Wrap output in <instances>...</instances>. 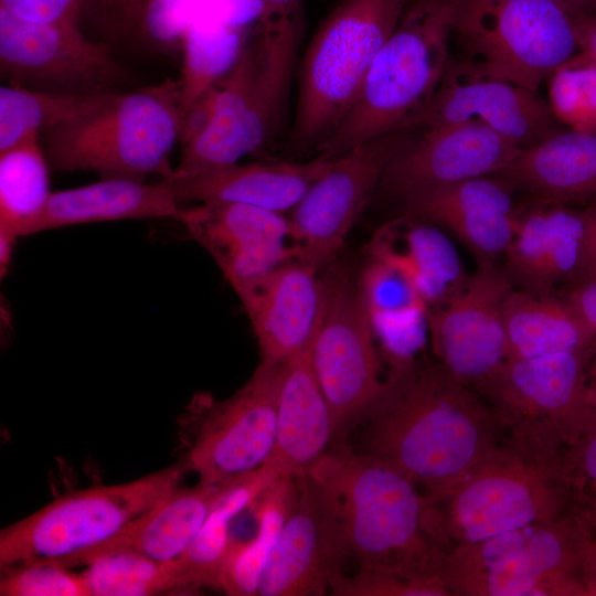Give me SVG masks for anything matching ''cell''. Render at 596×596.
Instances as JSON below:
<instances>
[{
  "label": "cell",
  "mask_w": 596,
  "mask_h": 596,
  "mask_svg": "<svg viewBox=\"0 0 596 596\" xmlns=\"http://www.w3.org/2000/svg\"><path fill=\"white\" fill-rule=\"evenodd\" d=\"M351 430L352 450L386 462L426 493L453 483L508 435L476 391L440 364L417 361L390 371L380 395L343 435Z\"/></svg>",
  "instance_id": "obj_1"
},
{
  "label": "cell",
  "mask_w": 596,
  "mask_h": 596,
  "mask_svg": "<svg viewBox=\"0 0 596 596\" xmlns=\"http://www.w3.org/2000/svg\"><path fill=\"white\" fill-rule=\"evenodd\" d=\"M304 477L348 561L444 581L453 545L429 496L414 481L342 441Z\"/></svg>",
  "instance_id": "obj_2"
},
{
  "label": "cell",
  "mask_w": 596,
  "mask_h": 596,
  "mask_svg": "<svg viewBox=\"0 0 596 596\" xmlns=\"http://www.w3.org/2000/svg\"><path fill=\"white\" fill-rule=\"evenodd\" d=\"M461 1L409 0L319 156L332 160L362 142L422 126L450 62Z\"/></svg>",
  "instance_id": "obj_3"
},
{
  "label": "cell",
  "mask_w": 596,
  "mask_h": 596,
  "mask_svg": "<svg viewBox=\"0 0 596 596\" xmlns=\"http://www.w3.org/2000/svg\"><path fill=\"white\" fill-rule=\"evenodd\" d=\"M180 85L167 78L130 92L111 91L91 109L40 134L51 169L145 180L172 173L181 126Z\"/></svg>",
  "instance_id": "obj_4"
},
{
  "label": "cell",
  "mask_w": 596,
  "mask_h": 596,
  "mask_svg": "<svg viewBox=\"0 0 596 596\" xmlns=\"http://www.w3.org/2000/svg\"><path fill=\"white\" fill-rule=\"evenodd\" d=\"M563 457L508 434L453 483L427 493L453 549L565 512Z\"/></svg>",
  "instance_id": "obj_5"
},
{
  "label": "cell",
  "mask_w": 596,
  "mask_h": 596,
  "mask_svg": "<svg viewBox=\"0 0 596 596\" xmlns=\"http://www.w3.org/2000/svg\"><path fill=\"white\" fill-rule=\"evenodd\" d=\"M593 531L568 508L558 517L455 546L443 578L458 596H586L582 566Z\"/></svg>",
  "instance_id": "obj_6"
},
{
  "label": "cell",
  "mask_w": 596,
  "mask_h": 596,
  "mask_svg": "<svg viewBox=\"0 0 596 596\" xmlns=\"http://www.w3.org/2000/svg\"><path fill=\"white\" fill-rule=\"evenodd\" d=\"M408 2L343 0L324 19L300 67L294 150H318L342 121Z\"/></svg>",
  "instance_id": "obj_7"
},
{
  "label": "cell",
  "mask_w": 596,
  "mask_h": 596,
  "mask_svg": "<svg viewBox=\"0 0 596 596\" xmlns=\"http://www.w3.org/2000/svg\"><path fill=\"white\" fill-rule=\"evenodd\" d=\"M183 459L138 479L94 486L56 498L0 532V567L52 562L72 568L138 515L181 486Z\"/></svg>",
  "instance_id": "obj_8"
},
{
  "label": "cell",
  "mask_w": 596,
  "mask_h": 596,
  "mask_svg": "<svg viewBox=\"0 0 596 596\" xmlns=\"http://www.w3.org/2000/svg\"><path fill=\"white\" fill-rule=\"evenodd\" d=\"M454 38L478 72L538 93L579 47L554 0H462Z\"/></svg>",
  "instance_id": "obj_9"
},
{
  "label": "cell",
  "mask_w": 596,
  "mask_h": 596,
  "mask_svg": "<svg viewBox=\"0 0 596 596\" xmlns=\"http://www.w3.org/2000/svg\"><path fill=\"white\" fill-rule=\"evenodd\" d=\"M283 364L260 362L230 397L195 396L185 414V457L199 481L231 487L259 469L275 443Z\"/></svg>",
  "instance_id": "obj_10"
},
{
  "label": "cell",
  "mask_w": 596,
  "mask_h": 596,
  "mask_svg": "<svg viewBox=\"0 0 596 596\" xmlns=\"http://www.w3.org/2000/svg\"><path fill=\"white\" fill-rule=\"evenodd\" d=\"M587 350L510 359L477 393L510 436L564 456L593 409L585 392Z\"/></svg>",
  "instance_id": "obj_11"
},
{
  "label": "cell",
  "mask_w": 596,
  "mask_h": 596,
  "mask_svg": "<svg viewBox=\"0 0 596 596\" xmlns=\"http://www.w3.org/2000/svg\"><path fill=\"white\" fill-rule=\"evenodd\" d=\"M322 318L310 347L313 373L329 404L337 436L375 401L385 385L376 339L360 285L329 272Z\"/></svg>",
  "instance_id": "obj_12"
},
{
  "label": "cell",
  "mask_w": 596,
  "mask_h": 596,
  "mask_svg": "<svg viewBox=\"0 0 596 596\" xmlns=\"http://www.w3.org/2000/svg\"><path fill=\"white\" fill-rule=\"evenodd\" d=\"M0 75L10 85L61 94L116 91L130 77L109 45L81 26L32 23L1 8Z\"/></svg>",
  "instance_id": "obj_13"
},
{
  "label": "cell",
  "mask_w": 596,
  "mask_h": 596,
  "mask_svg": "<svg viewBox=\"0 0 596 596\" xmlns=\"http://www.w3.org/2000/svg\"><path fill=\"white\" fill-rule=\"evenodd\" d=\"M400 132L362 142L333 159L291 210L296 259L320 269L343 246L395 152Z\"/></svg>",
  "instance_id": "obj_14"
},
{
  "label": "cell",
  "mask_w": 596,
  "mask_h": 596,
  "mask_svg": "<svg viewBox=\"0 0 596 596\" xmlns=\"http://www.w3.org/2000/svg\"><path fill=\"white\" fill-rule=\"evenodd\" d=\"M513 289L502 267L479 265L457 294L428 310L429 334L439 364L476 392L509 359L503 306Z\"/></svg>",
  "instance_id": "obj_15"
},
{
  "label": "cell",
  "mask_w": 596,
  "mask_h": 596,
  "mask_svg": "<svg viewBox=\"0 0 596 596\" xmlns=\"http://www.w3.org/2000/svg\"><path fill=\"white\" fill-rule=\"evenodd\" d=\"M425 128L421 138L403 142L381 182L405 203L448 184L497 175L523 150L480 123Z\"/></svg>",
  "instance_id": "obj_16"
},
{
  "label": "cell",
  "mask_w": 596,
  "mask_h": 596,
  "mask_svg": "<svg viewBox=\"0 0 596 596\" xmlns=\"http://www.w3.org/2000/svg\"><path fill=\"white\" fill-rule=\"evenodd\" d=\"M480 123L525 149L556 134L558 119L538 93L489 77L466 61L449 62L422 124Z\"/></svg>",
  "instance_id": "obj_17"
},
{
  "label": "cell",
  "mask_w": 596,
  "mask_h": 596,
  "mask_svg": "<svg viewBox=\"0 0 596 596\" xmlns=\"http://www.w3.org/2000/svg\"><path fill=\"white\" fill-rule=\"evenodd\" d=\"M317 273L292 259L233 288L252 323L260 362L283 364L311 347L324 304Z\"/></svg>",
  "instance_id": "obj_18"
},
{
  "label": "cell",
  "mask_w": 596,
  "mask_h": 596,
  "mask_svg": "<svg viewBox=\"0 0 596 596\" xmlns=\"http://www.w3.org/2000/svg\"><path fill=\"white\" fill-rule=\"evenodd\" d=\"M179 222L213 257L232 288L296 259L291 224L283 213L204 202L184 207Z\"/></svg>",
  "instance_id": "obj_19"
},
{
  "label": "cell",
  "mask_w": 596,
  "mask_h": 596,
  "mask_svg": "<svg viewBox=\"0 0 596 596\" xmlns=\"http://www.w3.org/2000/svg\"><path fill=\"white\" fill-rule=\"evenodd\" d=\"M348 558L304 475L297 502L259 581V596H321L345 573Z\"/></svg>",
  "instance_id": "obj_20"
},
{
  "label": "cell",
  "mask_w": 596,
  "mask_h": 596,
  "mask_svg": "<svg viewBox=\"0 0 596 596\" xmlns=\"http://www.w3.org/2000/svg\"><path fill=\"white\" fill-rule=\"evenodd\" d=\"M514 190L500 177L472 178L409 200L406 214L449 230L478 265L497 264L514 231Z\"/></svg>",
  "instance_id": "obj_21"
},
{
  "label": "cell",
  "mask_w": 596,
  "mask_h": 596,
  "mask_svg": "<svg viewBox=\"0 0 596 596\" xmlns=\"http://www.w3.org/2000/svg\"><path fill=\"white\" fill-rule=\"evenodd\" d=\"M585 231L584 211L562 203L517 209L514 231L502 267L515 289L554 294L556 286L575 280Z\"/></svg>",
  "instance_id": "obj_22"
},
{
  "label": "cell",
  "mask_w": 596,
  "mask_h": 596,
  "mask_svg": "<svg viewBox=\"0 0 596 596\" xmlns=\"http://www.w3.org/2000/svg\"><path fill=\"white\" fill-rule=\"evenodd\" d=\"M333 159L227 166L162 178L181 203L233 202L283 213L292 210Z\"/></svg>",
  "instance_id": "obj_23"
},
{
  "label": "cell",
  "mask_w": 596,
  "mask_h": 596,
  "mask_svg": "<svg viewBox=\"0 0 596 596\" xmlns=\"http://www.w3.org/2000/svg\"><path fill=\"white\" fill-rule=\"evenodd\" d=\"M336 436L329 404L311 366L309 348L284 363L275 443L266 462L280 476L300 477L331 448Z\"/></svg>",
  "instance_id": "obj_24"
},
{
  "label": "cell",
  "mask_w": 596,
  "mask_h": 596,
  "mask_svg": "<svg viewBox=\"0 0 596 596\" xmlns=\"http://www.w3.org/2000/svg\"><path fill=\"white\" fill-rule=\"evenodd\" d=\"M183 209L173 191L162 181L148 184L136 179L102 178L87 185L52 192L41 212L24 226L21 236L95 222L179 221Z\"/></svg>",
  "instance_id": "obj_25"
},
{
  "label": "cell",
  "mask_w": 596,
  "mask_h": 596,
  "mask_svg": "<svg viewBox=\"0 0 596 596\" xmlns=\"http://www.w3.org/2000/svg\"><path fill=\"white\" fill-rule=\"evenodd\" d=\"M368 252L370 258L400 270L425 300L428 310L449 300L468 278L449 238L429 222L409 214L382 225Z\"/></svg>",
  "instance_id": "obj_26"
},
{
  "label": "cell",
  "mask_w": 596,
  "mask_h": 596,
  "mask_svg": "<svg viewBox=\"0 0 596 596\" xmlns=\"http://www.w3.org/2000/svg\"><path fill=\"white\" fill-rule=\"evenodd\" d=\"M231 487H212L200 481L193 487H177L115 538L86 554L79 566L120 551L135 552L160 563L178 561Z\"/></svg>",
  "instance_id": "obj_27"
},
{
  "label": "cell",
  "mask_w": 596,
  "mask_h": 596,
  "mask_svg": "<svg viewBox=\"0 0 596 596\" xmlns=\"http://www.w3.org/2000/svg\"><path fill=\"white\" fill-rule=\"evenodd\" d=\"M497 177L540 201L596 196V135L558 131L525 148Z\"/></svg>",
  "instance_id": "obj_28"
},
{
  "label": "cell",
  "mask_w": 596,
  "mask_h": 596,
  "mask_svg": "<svg viewBox=\"0 0 596 596\" xmlns=\"http://www.w3.org/2000/svg\"><path fill=\"white\" fill-rule=\"evenodd\" d=\"M359 285L375 339L392 369L414 363L429 333L425 300L400 270L372 258Z\"/></svg>",
  "instance_id": "obj_29"
},
{
  "label": "cell",
  "mask_w": 596,
  "mask_h": 596,
  "mask_svg": "<svg viewBox=\"0 0 596 596\" xmlns=\"http://www.w3.org/2000/svg\"><path fill=\"white\" fill-rule=\"evenodd\" d=\"M509 359L587 350L596 336L565 298L513 289L503 306Z\"/></svg>",
  "instance_id": "obj_30"
},
{
  "label": "cell",
  "mask_w": 596,
  "mask_h": 596,
  "mask_svg": "<svg viewBox=\"0 0 596 596\" xmlns=\"http://www.w3.org/2000/svg\"><path fill=\"white\" fill-rule=\"evenodd\" d=\"M299 494V477L281 476L254 501L255 530L247 539L233 536L217 588L232 596L257 595L262 573Z\"/></svg>",
  "instance_id": "obj_31"
},
{
  "label": "cell",
  "mask_w": 596,
  "mask_h": 596,
  "mask_svg": "<svg viewBox=\"0 0 596 596\" xmlns=\"http://www.w3.org/2000/svg\"><path fill=\"white\" fill-rule=\"evenodd\" d=\"M280 475L265 462L232 486L217 501L188 551L174 565L188 588H217L221 570L233 540V526L241 514Z\"/></svg>",
  "instance_id": "obj_32"
},
{
  "label": "cell",
  "mask_w": 596,
  "mask_h": 596,
  "mask_svg": "<svg viewBox=\"0 0 596 596\" xmlns=\"http://www.w3.org/2000/svg\"><path fill=\"white\" fill-rule=\"evenodd\" d=\"M50 164L40 136L0 152V233L20 237L50 195Z\"/></svg>",
  "instance_id": "obj_33"
},
{
  "label": "cell",
  "mask_w": 596,
  "mask_h": 596,
  "mask_svg": "<svg viewBox=\"0 0 596 596\" xmlns=\"http://www.w3.org/2000/svg\"><path fill=\"white\" fill-rule=\"evenodd\" d=\"M108 92L61 94L1 85L0 152L91 109Z\"/></svg>",
  "instance_id": "obj_34"
},
{
  "label": "cell",
  "mask_w": 596,
  "mask_h": 596,
  "mask_svg": "<svg viewBox=\"0 0 596 596\" xmlns=\"http://www.w3.org/2000/svg\"><path fill=\"white\" fill-rule=\"evenodd\" d=\"M81 572L89 596H153L190 592L174 562L160 563L130 551L99 556Z\"/></svg>",
  "instance_id": "obj_35"
},
{
  "label": "cell",
  "mask_w": 596,
  "mask_h": 596,
  "mask_svg": "<svg viewBox=\"0 0 596 596\" xmlns=\"http://www.w3.org/2000/svg\"><path fill=\"white\" fill-rule=\"evenodd\" d=\"M180 109L189 107L231 70L241 50L238 33L221 23H193L183 32Z\"/></svg>",
  "instance_id": "obj_36"
},
{
  "label": "cell",
  "mask_w": 596,
  "mask_h": 596,
  "mask_svg": "<svg viewBox=\"0 0 596 596\" xmlns=\"http://www.w3.org/2000/svg\"><path fill=\"white\" fill-rule=\"evenodd\" d=\"M550 106L572 130L596 135V67L579 53L550 76Z\"/></svg>",
  "instance_id": "obj_37"
},
{
  "label": "cell",
  "mask_w": 596,
  "mask_h": 596,
  "mask_svg": "<svg viewBox=\"0 0 596 596\" xmlns=\"http://www.w3.org/2000/svg\"><path fill=\"white\" fill-rule=\"evenodd\" d=\"M563 471L570 508L577 512L596 534V409H592L582 430L567 447Z\"/></svg>",
  "instance_id": "obj_38"
},
{
  "label": "cell",
  "mask_w": 596,
  "mask_h": 596,
  "mask_svg": "<svg viewBox=\"0 0 596 596\" xmlns=\"http://www.w3.org/2000/svg\"><path fill=\"white\" fill-rule=\"evenodd\" d=\"M1 596H89L82 573L52 562L1 568Z\"/></svg>",
  "instance_id": "obj_39"
},
{
  "label": "cell",
  "mask_w": 596,
  "mask_h": 596,
  "mask_svg": "<svg viewBox=\"0 0 596 596\" xmlns=\"http://www.w3.org/2000/svg\"><path fill=\"white\" fill-rule=\"evenodd\" d=\"M334 596H451L441 578H424L398 572L358 567L339 575L331 588Z\"/></svg>",
  "instance_id": "obj_40"
},
{
  "label": "cell",
  "mask_w": 596,
  "mask_h": 596,
  "mask_svg": "<svg viewBox=\"0 0 596 596\" xmlns=\"http://www.w3.org/2000/svg\"><path fill=\"white\" fill-rule=\"evenodd\" d=\"M157 0H95L94 18L108 41L132 42L147 33V23Z\"/></svg>",
  "instance_id": "obj_41"
},
{
  "label": "cell",
  "mask_w": 596,
  "mask_h": 596,
  "mask_svg": "<svg viewBox=\"0 0 596 596\" xmlns=\"http://www.w3.org/2000/svg\"><path fill=\"white\" fill-rule=\"evenodd\" d=\"M0 8L32 23L81 26L93 21L95 0H0Z\"/></svg>",
  "instance_id": "obj_42"
},
{
  "label": "cell",
  "mask_w": 596,
  "mask_h": 596,
  "mask_svg": "<svg viewBox=\"0 0 596 596\" xmlns=\"http://www.w3.org/2000/svg\"><path fill=\"white\" fill-rule=\"evenodd\" d=\"M217 97V84L200 96L181 119L179 141L182 149L193 143L211 125Z\"/></svg>",
  "instance_id": "obj_43"
},
{
  "label": "cell",
  "mask_w": 596,
  "mask_h": 596,
  "mask_svg": "<svg viewBox=\"0 0 596 596\" xmlns=\"http://www.w3.org/2000/svg\"><path fill=\"white\" fill-rule=\"evenodd\" d=\"M565 299L583 323L596 336V273L577 279Z\"/></svg>",
  "instance_id": "obj_44"
},
{
  "label": "cell",
  "mask_w": 596,
  "mask_h": 596,
  "mask_svg": "<svg viewBox=\"0 0 596 596\" xmlns=\"http://www.w3.org/2000/svg\"><path fill=\"white\" fill-rule=\"evenodd\" d=\"M259 3L263 23L304 22L302 0H259Z\"/></svg>",
  "instance_id": "obj_45"
},
{
  "label": "cell",
  "mask_w": 596,
  "mask_h": 596,
  "mask_svg": "<svg viewBox=\"0 0 596 596\" xmlns=\"http://www.w3.org/2000/svg\"><path fill=\"white\" fill-rule=\"evenodd\" d=\"M585 231L581 262L575 281L596 273V200L584 211Z\"/></svg>",
  "instance_id": "obj_46"
},
{
  "label": "cell",
  "mask_w": 596,
  "mask_h": 596,
  "mask_svg": "<svg viewBox=\"0 0 596 596\" xmlns=\"http://www.w3.org/2000/svg\"><path fill=\"white\" fill-rule=\"evenodd\" d=\"M579 54L596 67V13H571Z\"/></svg>",
  "instance_id": "obj_47"
},
{
  "label": "cell",
  "mask_w": 596,
  "mask_h": 596,
  "mask_svg": "<svg viewBox=\"0 0 596 596\" xmlns=\"http://www.w3.org/2000/svg\"><path fill=\"white\" fill-rule=\"evenodd\" d=\"M585 392L587 404L590 408L596 409V338L586 354Z\"/></svg>",
  "instance_id": "obj_48"
},
{
  "label": "cell",
  "mask_w": 596,
  "mask_h": 596,
  "mask_svg": "<svg viewBox=\"0 0 596 596\" xmlns=\"http://www.w3.org/2000/svg\"><path fill=\"white\" fill-rule=\"evenodd\" d=\"M582 579L586 596H596V534H593L592 542L583 562Z\"/></svg>",
  "instance_id": "obj_49"
},
{
  "label": "cell",
  "mask_w": 596,
  "mask_h": 596,
  "mask_svg": "<svg viewBox=\"0 0 596 596\" xmlns=\"http://www.w3.org/2000/svg\"><path fill=\"white\" fill-rule=\"evenodd\" d=\"M17 237L0 233V274L3 276L10 265Z\"/></svg>",
  "instance_id": "obj_50"
},
{
  "label": "cell",
  "mask_w": 596,
  "mask_h": 596,
  "mask_svg": "<svg viewBox=\"0 0 596 596\" xmlns=\"http://www.w3.org/2000/svg\"><path fill=\"white\" fill-rule=\"evenodd\" d=\"M570 13H596V0H554Z\"/></svg>",
  "instance_id": "obj_51"
}]
</instances>
